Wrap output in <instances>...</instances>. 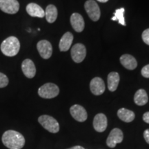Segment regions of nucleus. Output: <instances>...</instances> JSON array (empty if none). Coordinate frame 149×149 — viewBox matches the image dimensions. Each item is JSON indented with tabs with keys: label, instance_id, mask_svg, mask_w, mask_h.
<instances>
[{
	"label": "nucleus",
	"instance_id": "obj_21",
	"mask_svg": "<svg viewBox=\"0 0 149 149\" xmlns=\"http://www.w3.org/2000/svg\"><path fill=\"white\" fill-rule=\"evenodd\" d=\"M57 9L55 6L53 4L48 5L46 8L45 16L48 23H53L57 18Z\"/></svg>",
	"mask_w": 149,
	"mask_h": 149
},
{
	"label": "nucleus",
	"instance_id": "obj_20",
	"mask_svg": "<svg viewBox=\"0 0 149 149\" xmlns=\"http://www.w3.org/2000/svg\"><path fill=\"white\" fill-rule=\"evenodd\" d=\"M148 101V95L144 89H139L134 96V102L138 106H144Z\"/></svg>",
	"mask_w": 149,
	"mask_h": 149
},
{
	"label": "nucleus",
	"instance_id": "obj_2",
	"mask_svg": "<svg viewBox=\"0 0 149 149\" xmlns=\"http://www.w3.org/2000/svg\"><path fill=\"white\" fill-rule=\"evenodd\" d=\"M0 49L3 55L7 57H14L19 51L20 42L16 37H8L1 43Z\"/></svg>",
	"mask_w": 149,
	"mask_h": 149
},
{
	"label": "nucleus",
	"instance_id": "obj_14",
	"mask_svg": "<svg viewBox=\"0 0 149 149\" xmlns=\"http://www.w3.org/2000/svg\"><path fill=\"white\" fill-rule=\"evenodd\" d=\"M70 24L74 31L77 33L82 32L84 29L85 23L83 17L79 13H74L70 16Z\"/></svg>",
	"mask_w": 149,
	"mask_h": 149
},
{
	"label": "nucleus",
	"instance_id": "obj_19",
	"mask_svg": "<svg viewBox=\"0 0 149 149\" xmlns=\"http://www.w3.org/2000/svg\"><path fill=\"white\" fill-rule=\"evenodd\" d=\"M117 116L121 120H122L124 122H133L135 119V113L130 110L122 108V109H119L117 111Z\"/></svg>",
	"mask_w": 149,
	"mask_h": 149
},
{
	"label": "nucleus",
	"instance_id": "obj_17",
	"mask_svg": "<svg viewBox=\"0 0 149 149\" xmlns=\"http://www.w3.org/2000/svg\"><path fill=\"white\" fill-rule=\"evenodd\" d=\"M72 41H73V35L70 32L65 33L61 38L59 43V48L60 51H68L72 45Z\"/></svg>",
	"mask_w": 149,
	"mask_h": 149
},
{
	"label": "nucleus",
	"instance_id": "obj_23",
	"mask_svg": "<svg viewBox=\"0 0 149 149\" xmlns=\"http://www.w3.org/2000/svg\"><path fill=\"white\" fill-rule=\"evenodd\" d=\"M8 78L5 74L0 72V88H4L8 84Z\"/></svg>",
	"mask_w": 149,
	"mask_h": 149
},
{
	"label": "nucleus",
	"instance_id": "obj_7",
	"mask_svg": "<svg viewBox=\"0 0 149 149\" xmlns=\"http://www.w3.org/2000/svg\"><path fill=\"white\" fill-rule=\"evenodd\" d=\"M71 57L75 63H81L86 55V49L82 44H76L71 48Z\"/></svg>",
	"mask_w": 149,
	"mask_h": 149
},
{
	"label": "nucleus",
	"instance_id": "obj_26",
	"mask_svg": "<svg viewBox=\"0 0 149 149\" xmlns=\"http://www.w3.org/2000/svg\"><path fill=\"white\" fill-rule=\"evenodd\" d=\"M144 137L146 142L149 144V129H146L144 132Z\"/></svg>",
	"mask_w": 149,
	"mask_h": 149
},
{
	"label": "nucleus",
	"instance_id": "obj_15",
	"mask_svg": "<svg viewBox=\"0 0 149 149\" xmlns=\"http://www.w3.org/2000/svg\"><path fill=\"white\" fill-rule=\"evenodd\" d=\"M26 12L30 16L34 17L43 18L45 16V11L40 6L35 3H30L26 6Z\"/></svg>",
	"mask_w": 149,
	"mask_h": 149
},
{
	"label": "nucleus",
	"instance_id": "obj_18",
	"mask_svg": "<svg viewBox=\"0 0 149 149\" xmlns=\"http://www.w3.org/2000/svg\"><path fill=\"white\" fill-rule=\"evenodd\" d=\"M120 75L117 72H111L108 75V88L111 92L117 90L120 82Z\"/></svg>",
	"mask_w": 149,
	"mask_h": 149
},
{
	"label": "nucleus",
	"instance_id": "obj_11",
	"mask_svg": "<svg viewBox=\"0 0 149 149\" xmlns=\"http://www.w3.org/2000/svg\"><path fill=\"white\" fill-rule=\"evenodd\" d=\"M105 84L102 78L96 77L91 81L90 89L95 95H101L105 91Z\"/></svg>",
	"mask_w": 149,
	"mask_h": 149
},
{
	"label": "nucleus",
	"instance_id": "obj_29",
	"mask_svg": "<svg viewBox=\"0 0 149 149\" xmlns=\"http://www.w3.org/2000/svg\"><path fill=\"white\" fill-rule=\"evenodd\" d=\"M97 1H100V2H101V3H106V2H107L109 0H97Z\"/></svg>",
	"mask_w": 149,
	"mask_h": 149
},
{
	"label": "nucleus",
	"instance_id": "obj_10",
	"mask_svg": "<svg viewBox=\"0 0 149 149\" xmlns=\"http://www.w3.org/2000/svg\"><path fill=\"white\" fill-rule=\"evenodd\" d=\"M70 113L72 117L76 121L79 122H83L87 120L88 114L84 108L79 104H74L70 109Z\"/></svg>",
	"mask_w": 149,
	"mask_h": 149
},
{
	"label": "nucleus",
	"instance_id": "obj_25",
	"mask_svg": "<svg viewBox=\"0 0 149 149\" xmlns=\"http://www.w3.org/2000/svg\"><path fill=\"white\" fill-rule=\"evenodd\" d=\"M141 75L146 78H149V64H147L142 68L141 70Z\"/></svg>",
	"mask_w": 149,
	"mask_h": 149
},
{
	"label": "nucleus",
	"instance_id": "obj_28",
	"mask_svg": "<svg viewBox=\"0 0 149 149\" xmlns=\"http://www.w3.org/2000/svg\"><path fill=\"white\" fill-rule=\"evenodd\" d=\"M68 149H85V148H84V147H82V146H75L71 147V148H68Z\"/></svg>",
	"mask_w": 149,
	"mask_h": 149
},
{
	"label": "nucleus",
	"instance_id": "obj_3",
	"mask_svg": "<svg viewBox=\"0 0 149 149\" xmlns=\"http://www.w3.org/2000/svg\"><path fill=\"white\" fill-rule=\"evenodd\" d=\"M38 122L43 128L52 133H57L59 130L58 122L53 117L47 115H43L38 118Z\"/></svg>",
	"mask_w": 149,
	"mask_h": 149
},
{
	"label": "nucleus",
	"instance_id": "obj_8",
	"mask_svg": "<svg viewBox=\"0 0 149 149\" xmlns=\"http://www.w3.org/2000/svg\"><path fill=\"white\" fill-rule=\"evenodd\" d=\"M124 139L123 132L120 128H115L110 133L107 139V144L110 148H115L117 144L122 142Z\"/></svg>",
	"mask_w": 149,
	"mask_h": 149
},
{
	"label": "nucleus",
	"instance_id": "obj_9",
	"mask_svg": "<svg viewBox=\"0 0 149 149\" xmlns=\"http://www.w3.org/2000/svg\"><path fill=\"white\" fill-rule=\"evenodd\" d=\"M37 48L41 57L44 59H48L53 54V47L51 42L47 40H41L37 44Z\"/></svg>",
	"mask_w": 149,
	"mask_h": 149
},
{
	"label": "nucleus",
	"instance_id": "obj_24",
	"mask_svg": "<svg viewBox=\"0 0 149 149\" xmlns=\"http://www.w3.org/2000/svg\"><path fill=\"white\" fill-rule=\"evenodd\" d=\"M141 37H142V40L144 41L145 44L149 46V29L144 31L141 35Z\"/></svg>",
	"mask_w": 149,
	"mask_h": 149
},
{
	"label": "nucleus",
	"instance_id": "obj_16",
	"mask_svg": "<svg viewBox=\"0 0 149 149\" xmlns=\"http://www.w3.org/2000/svg\"><path fill=\"white\" fill-rule=\"evenodd\" d=\"M120 62L122 66L128 70H134L137 66V61L136 59L129 54H124L121 56Z\"/></svg>",
	"mask_w": 149,
	"mask_h": 149
},
{
	"label": "nucleus",
	"instance_id": "obj_12",
	"mask_svg": "<svg viewBox=\"0 0 149 149\" xmlns=\"http://www.w3.org/2000/svg\"><path fill=\"white\" fill-rule=\"evenodd\" d=\"M108 121L107 116L103 113L96 115L93 120V127L97 132L102 133L107 129Z\"/></svg>",
	"mask_w": 149,
	"mask_h": 149
},
{
	"label": "nucleus",
	"instance_id": "obj_6",
	"mask_svg": "<svg viewBox=\"0 0 149 149\" xmlns=\"http://www.w3.org/2000/svg\"><path fill=\"white\" fill-rule=\"evenodd\" d=\"M19 9V3L17 0H0V10L5 13L15 14Z\"/></svg>",
	"mask_w": 149,
	"mask_h": 149
},
{
	"label": "nucleus",
	"instance_id": "obj_13",
	"mask_svg": "<svg viewBox=\"0 0 149 149\" xmlns=\"http://www.w3.org/2000/svg\"><path fill=\"white\" fill-rule=\"evenodd\" d=\"M22 70L26 77L32 79L36 74V68L34 62L30 59H26L22 64Z\"/></svg>",
	"mask_w": 149,
	"mask_h": 149
},
{
	"label": "nucleus",
	"instance_id": "obj_22",
	"mask_svg": "<svg viewBox=\"0 0 149 149\" xmlns=\"http://www.w3.org/2000/svg\"><path fill=\"white\" fill-rule=\"evenodd\" d=\"M124 11H125V9L124 8L117 9L115 12L114 16L111 18V20H113V21H118L119 24H120L121 25L124 26H125L126 23H125V19H124Z\"/></svg>",
	"mask_w": 149,
	"mask_h": 149
},
{
	"label": "nucleus",
	"instance_id": "obj_27",
	"mask_svg": "<svg viewBox=\"0 0 149 149\" xmlns=\"http://www.w3.org/2000/svg\"><path fill=\"white\" fill-rule=\"evenodd\" d=\"M143 120L147 124H149V112H146L143 115Z\"/></svg>",
	"mask_w": 149,
	"mask_h": 149
},
{
	"label": "nucleus",
	"instance_id": "obj_4",
	"mask_svg": "<svg viewBox=\"0 0 149 149\" xmlns=\"http://www.w3.org/2000/svg\"><path fill=\"white\" fill-rule=\"evenodd\" d=\"M59 87L55 84L46 83L38 89V95L44 99H52L59 95Z\"/></svg>",
	"mask_w": 149,
	"mask_h": 149
},
{
	"label": "nucleus",
	"instance_id": "obj_1",
	"mask_svg": "<svg viewBox=\"0 0 149 149\" xmlns=\"http://www.w3.org/2000/svg\"><path fill=\"white\" fill-rule=\"evenodd\" d=\"M3 145L9 149H22L25 145V138L21 133L13 130L4 132L1 138Z\"/></svg>",
	"mask_w": 149,
	"mask_h": 149
},
{
	"label": "nucleus",
	"instance_id": "obj_5",
	"mask_svg": "<svg viewBox=\"0 0 149 149\" xmlns=\"http://www.w3.org/2000/svg\"><path fill=\"white\" fill-rule=\"evenodd\" d=\"M84 8L88 17L93 22H97L100 19L101 12L98 4L94 0H88L86 1Z\"/></svg>",
	"mask_w": 149,
	"mask_h": 149
}]
</instances>
